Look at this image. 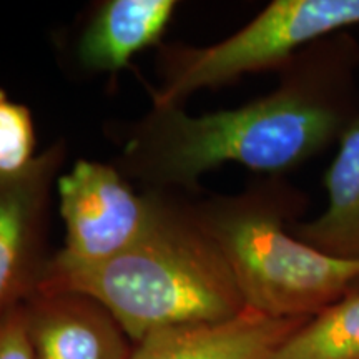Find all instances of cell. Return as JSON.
Returning <instances> with one entry per match:
<instances>
[{"label":"cell","instance_id":"1","mask_svg":"<svg viewBox=\"0 0 359 359\" xmlns=\"http://www.w3.org/2000/svg\"><path fill=\"white\" fill-rule=\"evenodd\" d=\"M276 72V88L238 109L193 116L151 105L128 128L116 168L165 193L195 188L224 163L283 177L338 145L359 116V40L330 35Z\"/></svg>","mask_w":359,"mask_h":359},{"label":"cell","instance_id":"2","mask_svg":"<svg viewBox=\"0 0 359 359\" xmlns=\"http://www.w3.org/2000/svg\"><path fill=\"white\" fill-rule=\"evenodd\" d=\"M35 291L88 296L135 344L156 331L222 323L246 311L231 269L193 205L163 191L150 226L128 248L93 264L48 258Z\"/></svg>","mask_w":359,"mask_h":359},{"label":"cell","instance_id":"3","mask_svg":"<svg viewBox=\"0 0 359 359\" xmlns=\"http://www.w3.org/2000/svg\"><path fill=\"white\" fill-rule=\"evenodd\" d=\"M306 206V193L283 177L193 205L250 311L308 320L359 290V262L321 253L291 233Z\"/></svg>","mask_w":359,"mask_h":359},{"label":"cell","instance_id":"4","mask_svg":"<svg viewBox=\"0 0 359 359\" xmlns=\"http://www.w3.org/2000/svg\"><path fill=\"white\" fill-rule=\"evenodd\" d=\"M359 25V0H275L248 24L206 47L160 50L155 105H182L191 93L264 70H280L314 42Z\"/></svg>","mask_w":359,"mask_h":359},{"label":"cell","instance_id":"5","mask_svg":"<svg viewBox=\"0 0 359 359\" xmlns=\"http://www.w3.org/2000/svg\"><path fill=\"white\" fill-rule=\"evenodd\" d=\"M67 263H102L140 238L158 210L161 191L138 195L116 167L79 160L57 180Z\"/></svg>","mask_w":359,"mask_h":359},{"label":"cell","instance_id":"6","mask_svg":"<svg viewBox=\"0 0 359 359\" xmlns=\"http://www.w3.org/2000/svg\"><path fill=\"white\" fill-rule=\"evenodd\" d=\"M65 156V142L58 140L22 172L0 173V323L42 278L52 191Z\"/></svg>","mask_w":359,"mask_h":359},{"label":"cell","instance_id":"7","mask_svg":"<svg viewBox=\"0 0 359 359\" xmlns=\"http://www.w3.org/2000/svg\"><path fill=\"white\" fill-rule=\"evenodd\" d=\"M35 359H130L128 336L102 304L79 293L34 291L24 304Z\"/></svg>","mask_w":359,"mask_h":359},{"label":"cell","instance_id":"8","mask_svg":"<svg viewBox=\"0 0 359 359\" xmlns=\"http://www.w3.org/2000/svg\"><path fill=\"white\" fill-rule=\"evenodd\" d=\"M304 321L246 309L228 321L156 331L135 344L130 359H269Z\"/></svg>","mask_w":359,"mask_h":359},{"label":"cell","instance_id":"9","mask_svg":"<svg viewBox=\"0 0 359 359\" xmlns=\"http://www.w3.org/2000/svg\"><path fill=\"white\" fill-rule=\"evenodd\" d=\"M177 7L175 0L103 2L79 39V64L88 72L116 74L138 52L160 42Z\"/></svg>","mask_w":359,"mask_h":359},{"label":"cell","instance_id":"10","mask_svg":"<svg viewBox=\"0 0 359 359\" xmlns=\"http://www.w3.org/2000/svg\"><path fill=\"white\" fill-rule=\"evenodd\" d=\"M325 188L321 215L293 223L291 233L321 253L359 262V116L341 137Z\"/></svg>","mask_w":359,"mask_h":359},{"label":"cell","instance_id":"11","mask_svg":"<svg viewBox=\"0 0 359 359\" xmlns=\"http://www.w3.org/2000/svg\"><path fill=\"white\" fill-rule=\"evenodd\" d=\"M269 359H359V290L304 321Z\"/></svg>","mask_w":359,"mask_h":359},{"label":"cell","instance_id":"12","mask_svg":"<svg viewBox=\"0 0 359 359\" xmlns=\"http://www.w3.org/2000/svg\"><path fill=\"white\" fill-rule=\"evenodd\" d=\"M35 145L32 111L0 88V173L12 175L29 167L37 156Z\"/></svg>","mask_w":359,"mask_h":359},{"label":"cell","instance_id":"13","mask_svg":"<svg viewBox=\"0 0 359 359\" xmlns=\"http://www.w3.org/2000/svg\"><path fill=\"white\" fill-rule=\"evenodd\" d=\"M22 304L0 323V359H35Z\"/></svg>","mask_w":359,"mask_h":359}]
</instances>
